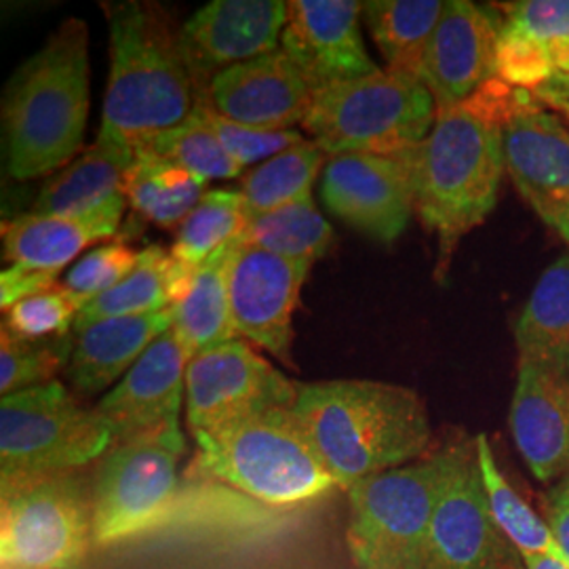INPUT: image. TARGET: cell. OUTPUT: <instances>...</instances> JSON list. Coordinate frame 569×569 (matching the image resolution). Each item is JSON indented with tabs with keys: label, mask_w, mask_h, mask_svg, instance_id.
Instances as JSON below:
<instances>
[{
	"label": "cell",
	"mask_w": 569,
	"mask_h": 569,
	"mask_svg": "<svg viewBox=\"0 0 569 569\" xmlns=\"http://www.w3.org/2000/svg\"><path fill=\"white\" fill-rule=\"evenodd\" d=\"M439 0L363 2L367 30L387 60L388 72L422 81L428 42L443 13Z\"/></svg>",
	"instance_id": "83f0119b"
},
{
	"label": "cell",
	"mask_w": 569,
	"mask_h": 569,
	"mask_svg": "<svg viewBox=\"0 0 569 569\" xmlns=\"http://www.w3.org/2000/svg\"><path fill=\"white\" fill-rule=\"evenodd\" d=\"M232 243L199 266L182 298L171 306L173 331L188 363L211 348L237 340L228 298V260Z\"/></svg>",
	"instance_id": "4316f807"
},
{
	"label": "cell",
	"mask_w": 569,
	"mask_h": 569,
	"mask_svg": "<svg viewBox=\"0 0 569 569\" xmlns=\"http://www.w3.org/2000/svg\"><path fill=\"white\" fill-rule=\"evenodd\" d=\"M58 274L56 272H42V270H32L23 266H11L2 270L0 274V306L2 310L11 308L16 302H20L28 296L41 293L44 289L58 284Z\"/></svg>",
	"instance_id": "60d3db41"
},
{
	"label": "cell",
	"mask_w": 569,
	"mask_h": 569,
	"mask_svg": "<svg viewBox=\"0 0 569 569\" xmlns=\"http://www.w3.org/2000/svg\"><path fill=\"white\" fill-rule=\"evenodd\" d=\"M321 194L333 216L380 243L397 241L416 211L407 152L331 157Z\"/></svg>",
	"instance_id": "5bb4252c"
},
{
	"label": "cell",
	"mask_w": 569,
	"mask_h": 569,
	"mask_svg": "<svg viewBox=\"0 0 569 569\" xmlns=\"http://www.w3.org/2000/svg\"><path fill=\"white\" fill-rule=\"evenodd\" d=\"M173 327V310L112 317L74 331L68 380L81 397H96L112 387L164 331Z\"/></svg>",
	"instance_id": "603a6c76"
},
{
	"label": "cell",
	"mask_w": 569,
	"mask_h": 569,
	"mask_svg": "<svg viewBox=\"0 0 569 569\" xmlns=\"http://www.w3.org/2000/svg\"><path fill=\"white\" fill-rule=\"evenodd\" d=\"M133 159V148L98 136L77 161L66 164L42 186L32 213L82 216L124 197V178Z\"/></svg>",
	"instance_id": "cb8c5ba5"
},
{
	"label": "cell",
	"mask_w": 569,
	"mask_h": 569,
	"mask_svg": "<svg viewBox=\"0 0 569 569\" xmlns=\"http://www.w3.org/2000/svg\"><path fill=\"white\" fill-rule=\"evenodd\" d=\"M326 157L315 142L296 143L249 171L241 183L247 220L312 199L310 190Z\"/></svg>",
	"instance_id": "4dcf8cb0"
},
{
	"label": "cell",
	"mask_w": 569,
	"mask_h": 569,
	"mask_svg": "<svg viewBox=\"0 0 569 569\" xmlns=\"http://www.w3.org/2000/svg\"><path fill=\"white\" fill-rule=\"evenodd\" d=\"M475 451L477 465L481 470V479L488 491L489 510L498 528L509 538L510 545L517 552L523 555H540V557H555L569 563L559 549L557 540L552 538L549 523L538 517V512L529 507L528 502L512 488L505 472L498 467L493 449L489 446L486 435L475 437Z\"/></svg>",
	"instance_id": "f546056e"
},
{
	"label": "cell",
	"mask_w": 569,
	"mask_h": 569,
	"mask_svg": "<svg viewBox=\"0 0 569 569\" xmlns=\"http://www.w3.org/2000/svg\"><path fill=\"white\" fill-rule=\"evenodd\" d=\"M519 559L491 517L475 451L435 509L420 569H519Z\"/></svg>",
	"instance_id": "2e32d148"
},
{
	"label": "cell",
	"mask_w": 569,
	"mask_h": 569,
	"mask_svg": "<svg viewBox=\"0 0 569 569\" xmlns=\"http://www.w3.org/2000/svg\"><path fill=\"white\" fill-rule=\"evenodd\" d=\"M204 475L264 505L293 507L336 488L293 407L194 435Z\"/></svg>",
	"instance_id": "8992f818"
},
{
	"label": "cell",
	"mask_w": 569,
	"mask_h": 569,
	"mask_svg": "<svg viewBox=\"0 0 569 569\" xmlns=\"http://www.w3.org/2000/svg\"><path fill=\"white\" fill-rule=\"evenodd\" d=\"M138 256L140 251H133L121 241L102 244L72 266L66 277V287L79 298L84 308L121 283L138 264Z\"/></svg>",
	"instance_id": "f35d334b"
},
{
	"label": "cell",
	"mask_w": 569,
	"mask_h": 569,
	"mask_svg": "<svg viewBox=\"0 0 569 569\" xmlns=\"http://www.w3.org/2000/svg\"><path fill=\"white\" fill-rule=\"evenodd\" d=\"M183 453L180 422L112 443L91 477L96 547L119 542L159 521L176 498Z\"/></svg>",
	"instance_id": "30bf717a"
},
{
	"label": "cell",
	"mask_w": 569,
	"mask_h": 569,
	"mask_svg": "<svg viewBox=\"0 0 569 569\" xmlns=\"http://www.w3.org/2000/svg\"><path fill=\"white\" fill-rule=\"evenodd\" d=\"M361 16L363 2L357 0L287 2L281 51L300 70L312 93L380 72L363 44Z\"/></svg>",
	"instance_id": "9a60e30c"
},
{
	"label": "cell",
	"mask_w": 569,
	"mask_h": 569,
	"mask_svg": "<svg viewBox=\"0 0 569 569\" xmlns=\"http://www.w3.org/2000/svg\"><path fill=\"white\" fill-rule=\"evenodd\" d=\"M500 20L470 0H449L428 42L422 66L437 114L467 102L489 79H496Z\"/></svg>",
	"instance_id": "ac0fdd59"
},
{
	"label": "cell",
	"mask_w": 569,
	"mask_h": 569,
	"mask_svg": "<svg viewBox=\"0 0 569 569\" xmlns=\"http://www.w3.org/2000/svg\"><path fill=\"white\" fill-rule=\"evenodd\" d=\"M512 441L540 483L569 472V373L519 361L509 416Z\"/></svg>",
	"instance_id": "44dd1931"
},
{
	"label": "cell",
	"mask_w": 569,
	"mask_h": 569,
	"mask_svg": "<svg viewBox=\"0 0 569 569\" xmlns=\"http://www.w3.org/2000/svg\"><path fill=\"white\" fill-rule=\"evenodd\" d=\"M93 545V486L81 470L0 486V569H77Z\"/></svg>",
	"instance_id": "9c48e42d"
},
{
	"label": "cell",
	"mask_w": 569,
	"mask_h": 569,
	"mask_svg": "<svg viewBox=\"0 0 569 569\" xmlns=\"http://www.w3.org/2000/svg\"><path fill=\"white\" fill-rule=\"evenodd\" d=\"M293 411L342 491L373 475L422 460L432 437L422 397L388 382L298 385Z\"/></svg>",
	"instance_id": "6da1fadb"
},
{
	"label": "cell",
	"mask_w": 569,
	"mask_h": 569,
	"mask_svg": "<svg viewBox=\"0 0 569 569\" xmlns=\"http://www.w3.org/2000/svg\"><path fill=\"white\" fill-rule=\"evenodd\" d=\"M244 224L241 190H209L180 224L171 253L186 268L197 270L222 247L234 243Z\"/></svg>",
	"instance_id": "d6a6232c"
},
{
	"label": "cell",
	"mask_w": 569,
	"mask_h": 569,
	"mask_svg": "<svg viewBox=\"0 0 569 569\" xmlns=\"http://www.w3.org/2000/svg\"><path fill=\"white\" fill-rule=\"evenodd\" d=\"M106 13L110 77L98 136L136 150L188 121L197 91L180 49V32L159 7L129 0L108 7Z\"/></svg>",
	"instance_id": "3957f363"
},
{
	"label": "cell",
	"mask_w": 569,
	"mask_h": 569,
	"mask_svg": "<svg viewBox=\"0 0 569 569\" xmlns=\"http://www.w3.org/2000/svg\"><path fill=\"white\" fill-rule=\"evenodd\" d=\"M312 264L289 260L253 244L232 243L228 298L237 338L260 346L293 367V312Z\"/></svg>",
	"instance_id": "7c38bea8"
},
{
	"label": "cell",
	"mask_w": 569,
	"mask_h": 569,
	"mask_svg": "<svg viewBox=\"0 0 569 569\" xmlns=\"http://www.w3.org/2000/svg\"><path fill=\"white\" fill-rule=\"evenodd\" d=\"M204 183L180 164L138 148L124 178V199L146 220L169 228L182 224L197 207L204 194Z\"/></svg>",
	"instance_id": "f1b7e54d"
},
{
	"label": "cell",
	"mask_w": 569,
	"mask_h": 569,
	"mask_svg": "<svg viewBox=\"0 0 569 569\" xmlns=\"http://www.w3.org/2000/svg\"><path fill=\"white\" fill-rule=\"evenodd\" d=\"M296 399L298 382L239 338L201 352L186 369V420L192 437L268 409L293 407Z\"/></svg>",
	"instance_id": "8fae6325"
},
{
	"label": "cell",
	"mask_w": 569,
	"mask_h": 569,
	"mask_svg": "<svg viewBox=\"0 0 569 569\" xmlns=\"http://www.w3.org/2000/svg\"><path fill=\"white\" fill-rule=\"evenodd\" d=\"M552 77L555 70L542 47L500 23V37L496 47V79L515 89L536 93Z\"/></svg>",
	"instance_id": "ab89813d"
},
{
	"label": "cell",
	"mask_w": 569,
	"mask_h": 569,
	"mask_svg": "<svg viewBox=\"0 0 569 569\" xmlns=\"http://www.w3.org/2000/svg\"><path fill=\"white\" fill-rule=\"evenodd\" d=\"M312 96L300 70L279 49L228 68L199 100L230 121L264 131H284L305 122Z\"/></svg>",
	"instance_id": "d6986e66"
},
{
	"label": "cell",
	"mask_w": 569,
	"mask_h": 569,
	"mask_svg": "<svg viewBox=\"0 0 569 569\" xmlns=\"http://www.w3.org/2000/svg\"><path fill=\"white\" fill-rule=\"evenodd\" d=\"M331 241V226L317 211L312 199H308L249 218L234 243L253 244L289 260H305L315 264L321 256H326Z\"/></svg>",
	"instance_id": "1f68e13d"
},
{
	"label": "cell",
	"mask_w": 569,
	"mask_h": 569,
	"mask_svg": "<svg viewBox=\"0 0 569 569\" xmlns=\"http://www.w3.org/2000/svg\"><path fill=\"white\" fill-rule=\"evenodd\" d=\"M472 443L448 448L359 481L346 491V545L355 569H420L432 515Z\"/></svg>",
	"instance_id": "5b68a950"
},
{
	"label": "cell",
	"mask_w": 569,
	"mask_h": 569,
	"mask_svg": "<svg viewBox=\"0 0 569 569\" xmlns=\"http://www.w3.org/2000/svg\"><path fill=\"white\" fill-rule=\"evenodd\" d=\"M186 369L188 359L171 327L96 406L114 443L180 422Z\"/></svg>",
	"instance_id": "ffe728a7"
},
{
	"label": "cell",
	"mask_w": 569,
	"mask_h": 569,
	"mask_svg": "<svg viewBox=\"0 0 569 569\" xmlns=\"http://www.w3.org/2000/svg\"><path fill=\"white\" fill-rule=\"evenodd\" d=\"M523 569H569V563L555 559V557H540V555H523Z\"/></svg>",
	"instance_id": "ee69618b"
},
{
	"label": "cell",
	"mask_w": 569,
	"mask_h": 569,
	"mask_svg": "<svg viewBox=\"0 0 569 569\" xmlns=\"http://www.w3.org/2000/svg\"><path fill=\"white\" fill-rule=\"evenodd\" d=\"M140 148L150 150L169 163L180 164L204 182L237 178L243 169L194 112L188 121L150 138Z\"/></svg>",
	"instance_id": "836d02e7"
},
{
	"label": "cell",
	"mask_w": 569,
	"mask_h": 569,
	"mask_svg": "<svg viewBox=\"0 0 569 569\" xmlns=\"http://www.w3.org/2000/svg\"><path fill=\"white\" fill-rule=\"evenodd\" d=\"M74 338L20 340L7 329L0 331V395L56 382L61 369L70 366Z\"/></svg>",
	"instance_id": "e575fe53"
},
{
	"label": "cell",
	"mask_w": 569,
	"mask_h": 569,
	"mask_svg": "<svg viewBox=\"0 0 569 569\" xmlns=\"http://www.w3.org/2000/svg\"><path fill=\"white\" fill-rule=\"evenodd\" d=\"M505 167L515 188L569 247V131L555 114L528 106L502 127Z\"/></svg>",
	"instance_id": "e0dca14e"
},
{
	"label": "cell",
	"mask_w": 569,
	"mask_h": 569,
	"mask_svg": "<svg viewBox=\"0 0 569 569\" xmlns=\"http://www.w3.org/2000/svg\"><path fill=\"white\" fill-rule=\"evenodd\" d=\"M435 121L425 82L380 70L317 91L302 127L329 157L401 154L425 142Z\"/></svg>",
	"instance_id": "52a82bcc"
},
{
	"label": "cell",
	"mask_w": 569,
	"mask_h": 569,
	"mask_svg": "<svg viewBox=\"0 0 569 569\" xmlns=\"http://www.w3.org/2000/svg\"><path fill=\"white\" fill-rule=\"evenodd\" d=\"M194 270L186 268L159 244H150L138 256L136 268L98 300L89 302L77 317L74 331L112 317H136L161 312L188 291Z\"/></svg>",
	"instance_id": "d4e9b609"
},
{
	"label": "cell",
	"mask_w": 569,
	"mask_h": 569,
	"mask_svg": "<svg viewBox=\"0 0 569 569\" xmlns=\"http://www.w3.org/2000/svg\"><path fill=\"white\" fill-rule=\"evenodd\" d=\"M194 114L216 133V138L224 146L226 152L241 167L260 163V161L264 163L287 148L306 142L305 136L296 129L264 131V129H256L249 124L224 119L204 100H197Z\"/></svg>",
	"instance_id": "74e56055"
},
{
	"label": "cell",
	"mask_w": 569,
	"mask_h": 569,
	"mask_svg": "<svg viewBox=\"0 0 569 569\" xmlns=\"http://www.w3.org/2000/svg\"><path fill=\"white\" fill-rule=\"evenodd\" d=\"M519 361L569 373V247L542 272L517 327Z\"/></svg>",
	"instance_id": "484cf974"
},
{
	"label": "cell",
	"mask_w": 569,
	"mask_h": 569,
	"mask_svg": "<svg viewBox=\"0 0 569 569\" xmlns=\"http://www.w3.org/2000/svg\"><path fill=\"white\" fill-rule=\"evenodd\" d=\"M536 100L547 103L555 110H561L569 117V77H555L542 89L533 93Z\"/></svg>",
	"instance_id": "7bdbcfd3"
},
{
	"label": "cell",
	"mask_w": 569,
	"mask_h": 569,
	"mask_svg": "<svg viewBox=\"0 0 569 569\" xmlns=\"http://www.w3.org/2000/svg\"><path fill=\"white\" fill-rule=\"evenodd\" d=\"M89 117V30L66 20L7 82L2 127L7 171L16 180L44 178L81 150Z\"/></svg>",
	"instance_id": "7a4b0ae2"
},
{
	"label": "cell",
	"mask_w": 569,
	"mask_h": 569,
	"mask_svg": "<svg viewBox=\"0 0 569 569\" xmlns=\"http://www.w3.org/2000/svg\"><path fill=\"white\" fill-rule=\"evenodd\" d=\"M287 2L213 0L186 21L178 34L197 100L228 68L281 49Z\"/></svg>",
	"instance_id": "4fadbf2b"
},
{
	"label": "cell",
	"mask_w": 569,
	"mask_h": 569,
	"mask_svg": "<svg viewBox=\"0 0 569 569\" xmlns=\"http://www.w3.org/2000/svg\"><path fill=\"white\" fill-rule=\"evenodd\" d=\"M81 310L79 298L66 284H53L7 308L2 329L20 340L63 338Z\"/></svg>",
	"instance_id": "8d00e7d4"
},
{
	"label": "cell",
	"mask_w": 569,
	"mask_h": 569,
	"mask_svg": "<svg viewBox=\"0 0 569 569\" xmlns=\"http://www.w3.org/2000/svg\"><path fill=\"white\" fill-rule=\"evenodd\" d=\"M416 216L439 237L443 277L460 239L483 224L498 203L505 167L502 129L465 106L437 114L425 142L407 150Z\"/></svg>",
	"instance_id": "277c9868"
},
{
	"label": "cell",
	"mask_w": 569,
	"mask_h": 569,
	"mask_svg": "<svg viewBox=\"0 0 569 569\" xmlns=\"http://www.w3.org/2000/svg\"><path fill=\"white\" fill-rule=\"evenodd\" d=\"M545 509L552 538L569 561V472L550 486L545 496Z\"/></svg>",
	"instance_id": "b9f144b4"
},
{
	"label": "cell",
	"mask_w": 569,
	"mask_h": 569,
	"mask_svg": "<svg viewBox=\"0 0 569 569\" xmlns=\"http://www.w3.org/2000/svg\"><path fill=\"white\" fill-rule=\"evenodd\" d=\"M112 443L98 409L58 380L0 399V486L81 470Z\"/></svg>",
	"instance_id": "ba28073f"
},
{
	"label": "cell",
	"mask_w": 569,
	"mask_h": 569,
	"mask_svg": "<svg viewBox=\"0 0 569 569\" xmlns=\"http://www.w3.org/2000/svg\"><path fill=\"white\" fill-rule=\"evenodd\" d=\"M500 9L505 28L540 44L555 77H569V0H526Z\"/></svg>",
	"instance_id": "d590c367"
},
{
	"label": "cell",
	"mask_w": 569,
	"mask_h": 569,
	"mask_svg": "<svg viewBox=\"0 0 569 569\" xmlns=\"http://www.w3.org/2000/svg\"><path fill=\"white\" fill-rule=\"evenodd\" d=\"M124 203V197H117L82 216H18L2 224L4 258L16 266L58 274L82 249L114 237Z\"/></svg>",
	"instance_id": "7402d4cb"
}]
</instances>
